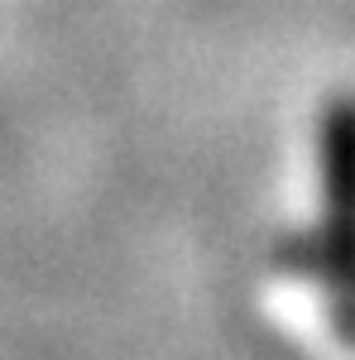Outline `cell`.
<instances>
[{
  "label": "cell",
  "instance_id": "cell-1",
  "mask_svg": "<svg viewBox=\"0 0 355 360\" xmlns=\"http://www.w3.org/2000/svg\"><path fill=\"white\" fill-rule=\"evenodd\" d=\"M322 154V259L336 278H355V96H331L317 125Z\"/></svg>",
  "mask_w": 355,
  "mask_h": 360
}]
</instances>
